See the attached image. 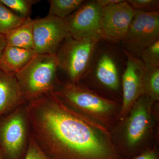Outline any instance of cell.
<instances>
[{
  "mask_svg": "<svg viewBox=\"0 0 159 159\" xmlns=\"http://www.w3.org/2000/svg\"><path fill=\"white\" fill-rule=\"evenodd\" d=\"M102 7L96 1H85L66 18L69 34L76 39H103L101 28Z\"/></svg>",
  "mask_w": 159,
  "mask_h": 159,
  "instance_id": "obj_7",
  "label": "cell"
},
{
  "mask_svg": "<svg viewBox=\"0 0 159 159\" xmlns=\"http://www.w3.org/2000/svg\"><path fill=\"white\" fill-rule=\"evenodd\" d=\"M36 54L34 51L6 45L0 56V70L16 74Z\"/></svg>",
  "mask_w": 159,
  "mask_h": 159,
  "instance_id": "obj_14",
  "label": "cell"
},
{
  "mask_svg": "<svg viewBox=\"0 0 159 159\" xmlns=\"http://www.w3.org/2000/svg\"><path fill=\"white\" fill-rule=\"evenodd\" d=\"M55 56L36 54L15 74L24 98L30 101L52 93L58 84Z\"/></svg>",
  "mask_w": 159,
  "mask_h": 159,
  "instance_id": "obj_3",
  "label": "cell"
},
{
  "mask_svg": "<svg viewBox=\"0 0 159 159\" xmlns=\"http://www.w3.org/2000/svg\"><path fill=\"white\" fill-rule=\"evenodd\" d=\"M6 46V37L4 34H0V56Z\"/></svg>",
  "mask_w": 159,
  "mask_h": 159,
  "instance_id": "obj_25",
  "label": "cell"
},
{
  "mask_svg": "<svg viewBox=\"0 0 159 159\" xmlns=\"http://www.w3.org/2000/svg\"><path fill=\"white\" fill-rule=\"evenodd\" d=\"M99 42L92 38L75 39L70 34L64 39L55 57L58 69L68 77V82L79 83L87 76Z\"/></svg>",
  "mask_w": 159,
  "mask_h": 159,
  "instance_id": "obj_4",
  "label": "cell"
},
{
  "mask_svg": "<svg viewBox=\"0 0 159 159\" xmlns=\"http://www.w3.org/2000/svg\"><path fill=\"white\" fill-rule=\"evenodd\" d=\"M123 1V0H97L98 4L102 7L121 2Z\"/></svg>",
  "mask_w": 159,
  "mask_h": 159,
  "instance_id": "obj_24",
  "label": "cell"
},
{
  "mask_svg": "<svg viewBox=\"0 0 159 159\" xmlns=\"http://www.w3.org/2000/svg\"><path fill=\"white\" fill-rule=\"evenodd\" d=\"M69 34L66 18L48 14L43 18L34 19V51L37 54L55 56L61 44Z\"/></svg>",
  "mask_w": 159,
  "mask_h": 159,
  "instance_id": "obj_8",
  "label": "cell"
},
{
  "mask_svg": "<svg viewBox=\"0 0 159 159\" xmlns=\"http://www.w3.org/2000/svg\"><path fill=\"white\" fill-rule=\"evenodd\" d=\"M24 159H52L44 152L30 135L28 148Z\"/></svg>",
  "mask_w": 159,
  "mask_h": 159,
  "instance_id": "obj_22",
  "label": "cell"
},
{
  "mask_svg": "<svg viewBox=\"0 0 159 159\" xmlns=\"http://www.w3.org/2000/svg\"><path fill=\"white\" fill-rule=\"evenodd\" d=\"M154 102L145 95L139 97L126 117L124 129L125 146L136 148L148 135L152 125V107Z\"/></svg>",
  "mask_w": 159,
  "mask_h": 159,
  "instance_id": "obj_10",
  "label": "cell"
},
{
  "mask_svg": "<svg viewBox=\"0 0 159 159\" xmlns=\"http://www.w3.org/2000/svg\"><path fill=\"white\" fill-rule=\"evenodd\" d=\"M91 72L103 87L112 91L119 89L120 72L116 59L111 51H96L89 71Z\"/></svg>",
  "mask_w": 159,
  "mask_h": 159,
  "instance_id": "obj_12",
  "label": "cell"
},
{
  "mask_svg": "<svg viewBox=\"0 0 159 159\" xmlns=\"http://www.w3.org/2000/svg\"><path fill=\"white\" fill-rule=\"evenodd\" d=\"M34 19L27 18L25 22L5 35L6 45L34 51L33 25Z\"/></svg>",
  "mask_w": 159,
  "mask_h": 159,
  "instance_id": "obj_15",
  "label": "cell"
},
{
  "mask_svg": "<svg viewBox=\"0 0 159 159\" xmlns=\"http://www.w3.org/2000/svg\"><path fill=\"white\" fill-rule=\"evenodd\" d=\"M131 159H159L157 151L155 148L146 150L135 156Z\"/></svg>",
  "mask_w": 159,
  "mask_h": 159,
  "instance_id": "obj_23",
  "label": "cell"
},
{
  "mask_svg": "<svg viewBox=\"0 0 159 159\" xmlns=\"http://www.w3.org/2000/svg\"><path fill=\"white\" fill-rule=\"evenodd\" d=\"M53 93L70 108L107 128L120 111L117 102L79 83H58Z\"/></svg>",
  "mask_w": 159,
  "mask_h": 159,
  "instance_id": "obj_2",
  "label": "cell"
},
{
  "mask_svg": "<svg viewBox=\"0 0 159 159\" xmlns=\"http://www.w3.org/2000/svg\"><path fill=\"white\" fill-rule=\"evenodd\" d=\"M126 56V66L122 77V102L119 114L121 120L125 119L139 97L145 93L144 77L146 68L139 57L122 49Z\"/></svg>",
  "mask_w": 159,
  "mask_h": 159,
  "instance_id": "obj_9",
  "label": "cell"
},
{
  "mask_svg": "<svg viewBox=\"0 0 159 159\" xmlns=\"http://www.w3.org/2000/svg\"><path fill=\"white\" fill-rule=\"evenodd\" d=\"M26 102L15 74L0 70V117Z\"/></svg>",
  "mask_w": 159,
  "mask_h": 159,
  "instance_id": "obj_13",
  "label": "cell"
},
{
  "mask_svg": "<svg viewBox=\"0 0 159 159\" xmlns=\"http://www.w3.org/2000/svg\"><path fill=\"white\" fill-rule=\"evenodd\" d=\"M1 2L11 11L17 13L21 17H30L32 6L39 1L36 0H0Z\"/></svg>",
  "mask_w": 159,
  "mask_h": 159,
  "instance_id": "obj_19",
  "label": "cell"
},
{
  "mask_svg": "<svg viewBox=\"0 0 159 159\" xmlns=\"http://www.w3.org/2000/svg\"><path fill=\"white\" fill-rule=\"evenodd\" d=\"M23 105L0 122V150L7 159H20L28 148L29 123Z\"/></svg>",
  "mask_w": 159,
  "mask_h": 159,
  "instance_id": "obj_5",
  "label": "cell"
},
{
  "mask_svg": "<svg viewBox=\"0 0 159 159\" xmlns=\"http://www.w3.org/2000/svg\"><path fill=\"white\" fill-rule=\"evenodd\" d=\"M26 19L16 14L0 1V34L6 35L21 25Z\"/></svg>",
  "mask_w": 159,
  "mask_h": 159,
  "instance_id": "obj_16",
  "label": "cell"
},
{
  "mask_svg": "<svg viewBox=\"0 0 159 159\" xmlns=\"http://www.w3.org/2000/svg\"><path fill=\"white\" fill-rule=\"evenodd\" d=\"M139 58L147 69L159 68V39L142 51Z\"/></svg>",
  "mask_w": 159,
  "mask_h": 159,
  "instance_id": "obj_20",
  "label": "cell"
},
{
  "mask_svg": "<svg viewBox=\"0 0 159 159\" xmlns=\"http://www.w3.org/2000/svg\"><path fill=\"white\" fill-rule=\"evenodd\" d=\"M83 0H50L49 15L65 19L81 6Z\"/></svg>",
  "mask_w": 159,
  "mask_h": 159,
  "instance_id": "obj_17",
  "label": "cell"
},
{
  "mask_svg": "<svg viewBox=\"0 0 159 159\" xmlns=\"http://www.w3.org/2000/svg\"><path fill=\"white\" fill-rule=\"evenodd\" d=\"M134 13V9L125 0L102 7L103 39L113 43L122 42L127 34Z\"/></svg>",
  "mask_w": 159,
  "mask_h": 159,
  "instance_id": "obj_11",
  "label": "cell"
},
{
  "mask_svg": "<svg viewBox=\"0 0 159 159\" xmlns=\"http://www.w3.org/2000/svg\"><path fill=\"white\" fill-rule=\"evenodd\" d=\"M31 136L52 159H124L108 128L70 108L53 92L26 105Z\"/></svg>",
  "mask_w": 159,
  "mask_h": 159,
  "instance_id": "obj_1",
  "label": "cell"
},
{
  "mask_svg": "<svg viewBox=\"0 0 159 159\" xmlns=\"http://www.w3.org/2000/svg\"><path fill=\"white\" fill-rule=\"evenodd\" d=\"M144 95L153 102L159 100V68L146 69L144 77Z\"/></svg>",
  "mask_w": 159,
  "mask_h": 159,
  "instance_id": "obj_18",
  "label": "cell"
},
{
  "mask_svg": "<svg viewBox=\"0 0 159 159\" xmlns=\"http://www.w3.org/2000/svg\"><path fill=\"white\" fill-rule=\"evenodd\" d=\"M127 2L134 10L146 12L159 11V0H128Z\"/></svg>",
  "mask_w": 159,
  "mask_h": 159,
  "instance_id": "obj_21",
  "label": "cell"
},
{
  "mask_svg": "<svg viewBox=\"0 0 159 159\" xmlns=\"http://www.w3.org/2000/svg\"><path fill=\"white\" fill-rule=\"evenodd\" d=\"M0 159H5L1 151L0 150Z\"/></svg>",
  "mask_w": 159,
  "mask_h": 159,
  "instance_id": "obj_26",
  "label": "cell"
},
{
  "mask_svg": "<svg viewBox=\"0 0 159 159\" xmlns=\"http://www.w3.org/2000/svg\"><path fill=\"white\" fill-rule=\"evenodd\" d=\"M159 39V11L135 10L127 34L122 42L123 50L139 57L142 51Z\"/></svg>",
  "mask_w": 159,
  "mask_h": 159,
  "instance_id": "obj_6",
  "label": "cell"
}]
</instances>
